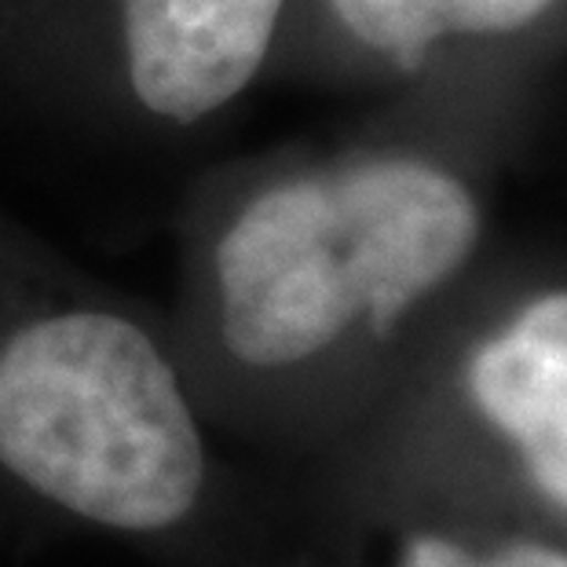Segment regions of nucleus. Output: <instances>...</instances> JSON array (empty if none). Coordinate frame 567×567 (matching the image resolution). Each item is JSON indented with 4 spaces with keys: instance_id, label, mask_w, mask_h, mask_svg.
<instances>
[{
    "instance_id": "1",
    "label": "nucleus",
    "mask_w": 567,
    "mask_h": 567,
    "mask_svg": "<svg viewBox=\"0 0 567 567\" xmlns=\"http://www.w3.org/2000/svg\"><path fill=\"white\" fill-rule=\"evenodd\" d=\"M465 78L333 143L224 158L176 209L184 337L224 392H279L392 341L473 271L484 168L454 125Z\"/></svg>"
},
{
    "instance_id": "2",
    "label": "nucleus",
    "mask_w": 567,
    "mask_h": 567,
    "mask_svg": "<svg viewBox=\"0 0 567 567\" xmlns=\"http://www.w3.org/2000/svg\"><path fill=\"white\" fill-rule=\"evenodd\" d=\"M0 476L84 524H187L213 462L158 330L0 209Z\"/></svg>"
},
{
    "instance_id": "3",
    "label": "nucleus",
    "mask_w": 567,
    "mask_h": 567,
    "mask_svg": "<svg viewBox=\"0 0 567 567\" xmlns=\"http://www.w3.org/2000/svg\"><path fill=\"white\" fill-rule=\"evenodd\" d=\"M297 0H4L0 100L78 136L179 154L235 122Z\"/></svg>"
},
{
    "instance_id": "4",
    "label": "nucleus",
    "mask_w": 567,
    "mask_h": 567,
    "mask_svg": "<svg viewBox=\"0 0 567 567\" xmlns=\"http://www.w3.org/2000/svg\"><path fill=\"white\" fill-rule=\"evenodd\" d=\"M564 0H297L271 81L417 89L473 78L538 33Z\"/></svg>"
},
{
    "instance_id": "5",
    "label": "nucleus",
    "mask_w": 567,
    "mask_h": 567,
    "mask_svg": "<svg viewBox=\"0 0 567 567\" xmlns=\"http://www.w3.org/2000/svg\"><path fill=\"white\" fill-rule=\"evenodd\" d=\"M468 403L567 509V289L530 297L465 359Z\"/></svg>"
},
{
    "instance_id": "6",
    "label": "nucleus",
    "mask_w": 567,
    "mask_h": 567,
    "mask_svg": "<svg viewBox=\"0 0 567 567\" xmlns=\"http://www.w3.org/2000/svg\"><path fill=\"white\" fill-rule=\"evenodd\" d=\"M403 567H567V557L557 549L535 546V542H516V546H505L494 557L480 560L454 542L425 535L406 546Z\"/></svg>"
},
{
    "instance_id": "7",
    "label": "nucleus",
    "mask_w": 567,
    "mask_h": 567,
    "mask_svg": "<svg viewBox=\"0 0 567 567\" xmlns=\"http://www.w3.org/2000/svg\"><path fill=\"white\" fill-rule=\"evenodd\" d=\"M0 8H4V0H0Z\"/></svg>"
}]
</instances>
